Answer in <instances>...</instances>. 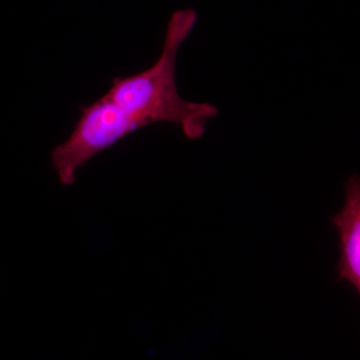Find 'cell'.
I'll return each instance as SVG.
<instances>
[{
  "mask_svg": "<svg viewBox=\"0 0 360 360\" xmlns=\"http://www.w3.org/2000/svg\"><path fill=\"white\" fill-rule=\"evenodd\" d=\"M196 21L198 13L194 9L175 11L168 20L162 51L155 65L130 77H115L105 94L143 127L172 123L179 125L189 139H200L208 122L219 115L212 104L186 101L176 89L177 52Z\"/></svg>",
  "mask_w": 360,
  "mask_h": 360,
  "instance_id": "obj_1",
  "label": "cell"
},
{
  "mask_svg": "<svg viewBox=\"0 0 360 360\" xmlns=\"http://www.w3.org/2000/svg\"><path fill=\"white\" fill-rule=\"evenodd\" d=\"M141 127L106 96L82 108L70 137L51 151V165L60 184H72L78 170L94 156Z\"/></svg>",
  "mask_w": 360,
  "mask_h": 360,
  "instance_id": "obj_2",
  "label": "cell"
},
{
  "mask_svg": "<svg viewBox=\"0 0 360 360\" xmlns=\"http://www.w3.org/2000/svg\"><path fill=\"white\" fill-rule=\"evenodd\" d=\"M347 200L342 210L333 219L340 232V259L338 278L347 281L360 292V180L354 174L348 179Z\"/></svg>",
  "mask_w": 360,
  "mask_h": 360,
  "instance_id": "obj_3",
  "label": "cell"
}]
</instances>
